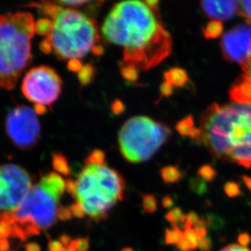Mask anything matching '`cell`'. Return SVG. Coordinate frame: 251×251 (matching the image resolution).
Listing matches in <instances>:
<instances>
[{
  "instance_id": "obj_1",
  "label": "cell",
  "mask_w": 251,
  "mask_h": 251,
  "mask_svg": "<svg viewBox=\"0 0 251 251\" xmlns=\"http://www.w3.org/2000/svg\"><path fill=\"white\" fill-rule=\"evenodd\" d=\"M156 0H129L116 3L101 28L105 40L122 48L121 66L147 71L161 64L173 49Z\"/></svg>"
},
{
  "instance_id": "obj_2",
  "label": "cell",
  "mask_w": 251,
  "mask_h": 251,
  "mask_svg": "<svg viewBox=\"0 0 251 251\" xmlns=\"http://www.w3.org/2000/svg\"><path fill=\"white\" fill-rule=\"evenodd\" d=\"M201 140L220 159L251 168V103L234 102L208 107L200 123Z\"/></svg>"
},
{
  "instance_id": "obj_3",
  "label": "cell",
  "mask_w": 251,
  "mask_h": 251,
  "mask_svg": "<svg viewBox=\"0 0 251 251\" xmlns=\"http://www.w3.org/2000/svg\"><path fill=\"white\" fill-rule=\"evenodd\" d=\"M50 20V29L41 43L44 53L53 52L62 60H79L90 52L101 55L100 34L94 20L77 9L64 7L52 2L32 3Z\"/></svg>"
},
{
  "instance_id": "obj_4",
  "label": "cell",
  "mask_w": 251,
  "mask_h": 251,
  "mask_svg": "<svg viewBox=\"0 0 251 251\" xmlns=\"http://www.w3.org/2000/svg\"><path fill=\"white\" fill-rule=\"evenodd\" d=\"M75 182L74 198L93 221L105 220L117 201L123 200L125 181L117 171L107 166L103 152L95 150Z\"/></svg>"
},
{
  "instance_id": "obj_5",
  "label": "cell",
  "mask_w": 251,
  "mask_h": 251,
  "mask_svg": "<svg viewBox=\"0 0 251 251\" xmlns=\"http://www.w3.org/2000/svg\"><path fill=\"white\" fill-rule=\"evenodd\" d=\"M36 22L28 12L0 16V88L14 89L32 59Z\"/></svg>"
},
{
  "instance_id": "obj_6",
  "label": "cell",
  "mask_w": 251,
  "mask_h": 251,
  "mask_svg": "<svg viewBox=\"0 0 251 251\" xmlns=\"http://www.w3.org/2000/svg\"><path fill=\"white\" fill-rule=\"evenodd\" d=\"M59 199L39 181L31 188L15 211L1 216L13 225V237L25 241L31 236L39 235L40 230L49 228L56 222Z\"/></svg>"
},
{
  "instance_id": "obj_7",
  "label": "cell",
  "mask_w": 251,
  "mask_h": 251,
  "mask_svg": "<svg viewBox=\"0 0 251 251\" xmlns=\"http://www.w3.org/2000/svg\"><path fill=\"white\" fill-rule=\"evenodd\" d=\"M170 135L166 126L147 116H135L124 124L119 132L120 151L130 163L151 159Z\"/></svg>"
},
{
  "instance_id": "obj_8",
  "label": "cell",
  "mask_w": 251,
  "mask_h": 251,
  "mask_svg": "<svg viewBox=\"0 0 251 251\" xmlns=\"http://www.w3.org/2000/svg\"><path fill=\"white\" fill-rule=\"evenodd\" d=\"M62 81L55 69L42 65L30 69L22 84L25 97L35 106H50L58 100Z\"/></svg>"
},
{
  "instance_id": "obj_9",
  "label": "cell",
  "mask_w": 251,
  "mask_h": 251,
  "mask_svg": "<svg viewBox=\"0 0 251 251\" xmlns=\"http://www.w3.org/2000/svg\"><path fill=\"white\" fill-rule=\"evenodd\" d=\"M32 187V179L24 168L14 164L0 165V210L15 211Z\"/></svg>"
},
{
  "instance_id": "obj_10",
  "label": "cell",
  "mask_w": 251,
  "mask_h": 251,
  "mask_svg": "<svg viewBox=\"0 0 251 251\" xmlns=\"http://www.w3.org/2000/svg\"><path fill=\"white\" fill-rule=\"evenodd\" d=\"M6 132L12 143L21 150H29L40 138L41 126L35 110L19 106L10 111L6 118Z\"/></svg>"
},
{
  "instance_id": "obj_11",
  "label": "cell",
  "mask_w": 251,
  "mask_h": 251,
  "mask_svg": "<svg viewBox=\"0 0 251 251\" xmlns=\"http://www.w3.org/2000/svg\"><path fill=\"white\" fill-rule=\"evenodd\" d=\"M221 50L225 59L241 65L251 59V24L243 22L224 34Z\"/></svg>"
},
{
  "instance_id": "obj_12",
  "label": "cell",
  "mask_w": 251,
  "mask_h": 251,
  "mask_svg": "<svg viewBox=\"0 0 251 251\" xmlns=\"http://www.w3.org/2000/svg\"><path fill=\"white\" fill-rule=\"evenodd\" d=\"M201 9L214 21H229L239 11L240 1H202Z\"/></svg>"
},
{
  "instance_id": "obj_13",
  "label": "cell",
  "mask_w": 251,
  "mask_h": 251,
  "mask_svg": "<svg viewBox=\"0 0 251 251\" xmlns=\"http://www.w3.org/2000/svg\"><path fill=\"white\" fill-rule=\"evenodd\" d=\"M242 75L230 89V100L234 102L251 103V59L242 65Z\"/></svg>"
},
{
  "instance_id": "obj_14",
  "label": "cell",
  "mask_w": 251,
  "mask_h": 251,
  "mask_svg": "<svg viewBox=\"0 0 251 251\" xmlns=\"http://www.w3.org/2000/svg\"><path fill=\"white\" fill-rule=\"evenodd\" d=\"M40 182L60 198L64 194V190H66V181L61 176L55 173H50L43 176L41 178Z\"/></svg>"
},
{
  "instance_id": "obj_15",
  "label": "cell",
  "mask_w": 251,
  "mask_h": 251,
  "mask_svg": "<svg viewBox=\"0 0 251 251\" xmlns=\"http://www.w3.org/2000/svg\"><path fill=\"white\" fill-rule=\"evenodd\" d=\"M176 129L180 135L188 136L193 139L201 138V129L195 127V121L192 116H189L178 122Z\"/></svg>"
},
{
  "instance_id": "obj_16",
  "label": "cell",
  "mask_w": 251,
  "mask_h": 251,
  "mask_svg": "<svg viewBox=\"0 0 251 251\" xmlns=\"http://www.w3.org/2000/svg\"><path fill=\"white\" fill-rule=\"evenodd\" d=\"M164 79L173 87H183L189 81V76L185 69L180 68H173L164 74Z\"/></svg>"
},
{
  "instance_id": "obj_17",
  "label": "cell",
  "mask_w": 251,
  "mask_h": 251,
  "mask_svg": "<svg viewBox=\"0 0 251 251\" xmlns=\"http://www.w3.org/2000/svg\"><path fill=\"white\" fill-rule=\"evenodd\" d=\"M223 23L219 21H211L203 28L204 37L206 39H214L221 37L223 33Z\"/></svg>"
},
{
  "instance_id": "obj_18",
  "label": "cell",
  "mask_w": 251,
  "mask_h": 251,
  "mask_svg": "<svg viewBox=\"0 0 251 251\" xmlns=\"http://www.w3.org/2000/svg\"><path fill=\"white\" fill-rule=\"evenodd\" d=\"M162 179L164 180V182L166 183H175L180 180L182 176L181 172L179 170L177 167L167 166L161 169Z\"/></svg>"
},
{
  "instance_id": "obj_19",
  "label": "cell",
  "mask_w": 251,
  "mask_h": 251,
  "mask_svg": "<svg viewBox=\"0 0 251 251\" xmlns=\"http://www.w3.org/2000/svg\"><path fill=\"white\" fill-rule=\"evenodd\" d=\"M166 219L173 225V227H180V225H182L183 227H185V215L183 214L181 209L179 207H176L168 211Z\"/></svg>"
},
{
  "instance_id": "obj_20",
  "label": "cell",
  "mask_w": 251,
  "mask_h": 251,
  "mask_svg": "<svg viewBox=\"0 0 251 251\" xmlns=\"http://www.w3.org/2000/svg\"><path fill=\"white\" fill-rule=\"evenodd\" d=\"M184 238V232L180 227H173L165 232V242L168 245H177Z\"/></svg>"
},
{
  "instance_id": "obj_21",
  "label": "cell",
  "mask_w": 251,
  "mask_h": 251,
  "mask_svg": "<svg viewBox=\"0 0 251 251\" xmlns=\"http://www.w3.org/2000/svg\"><path fill=\"white\" fill-rule=\"evenodd\" d=\"M53 167L58 173L63 175L68 176L70 173L69 164L66 159L61 154H56L53 158Z\"/></svg>"
},
{
  "instance_id": "obj_22",
  "label": "cell",
  "mask_w": 251,
  "mask_h": 251,
  "mask_svg": "<svg viewBox=\"0 0 251 251\" xmlns=\"http://www.w3.org/2000/svg\"><path fill=\"white\" fill-rule=\"evenodd\" d=\"M198 175L201 178V180L206 182H211L216 177V171L213 167L210 164H205L199 168L198 171Z\"/></svg>"
},
{
  "instance_id": "obj_23",
  "label": "cell",
  "mask_w": 251,
  "mask_h": 251,
  "mask_svg": "<svg viewBox=\"0 0 251 251\" xmlns=\"http://www.w3.org/2000/svg\"><path fill=\"white\" fill-rule=\"evenodd\" d=\"M13 225L3 216H0V239H6L7 237H13Z\"/></svg>"
},
{
  "instance_id": "obj_24",
  "label": "cell",
  "mask_w": 251,
  "mask_h": 251,
  "mask_svg": "<svg viewBox=\"0 0 251 251\" xmlns=\"http://www.w3.org/2000/svg\"><path fill=\"white\" fill-rule=\"evenodd\" d=\"M184 239L185 240V242H187L191 251L196 249L197 247H199L200 237L194 227L185 230L184 232Z\"/></svg>"
},
{
  "instance_id": "obj_25",
  "label": "cell",
  "mask_w": 251,
  "mask_h": 251,
  "mask_svg": "<svg viewBox=\"0 0 251 251\" xmlns=\"http://www.w3.org/2000/svg\"><path fill=\"white\" fill-rule=\"evenodd\" d=\"M142 208L146 213H153L157 210V200L152 195L142 196Z\"/></svg>"
},
{
  "instance_id": "obj_26",
  "label": "cell",
  "mask_w": 251,
  "mask_h": 251,
  "mask_svg": "<svg viewBox=\"0 0 251 251\" xmlns=\"http://www.w3.org/2000/svg\"><path fill=\"white\" fill-rule=\"evenodd\" d=\"M190 188L193 192L199 195H203L207 192V186L203 180L199 178H192L190 181Z\"/></svg>"
},
{
  "instance_id": "obj_27",
  "label": "cell",
  "mask_w": 251,
  "mask_h": 251,
  "mask_svg": "<svg viewBox=\"0 0 251 251\" xmlns=\"http://www.w3.org/2000/svg\"><path fill=\"white\" fill-rule=\"evenodd\" d=\"M121 71L124 78L129 81H136L138 79V70L133 67L121 66Z\"/></svg>"
},
{
  "instance_id": "obj_28",
  "label": "cell",
  "mask_w": 251,
  "mask_h": 251,
  "mask_svg": "<svg viewBox=\"0 0 251 251\" xmlns=\"http://www.w3.org/2000/svg\"><path fill=\"white\" fill-rule=\"evenodd\" d=\"M225 192L230 198H235L241 195L240 185L234 181H228L226 183L224 187Z\"/></svg>"
},
{
  "instance_id": "obj_29",
  "label": "cell",
  "mask_w": 251,
  "mask_h": 251,
  "mask_svg": "<svg viewBox=\"0 0 251 251\" xmlns=\"http://www.w3.org/2000/svg\"><path fill=\"white\" fill-rule=\"evenodd\" d=\"M238 12L241 17H244L251 24V1H241Z\"/></svg>"
},
{
  "instance_id": "obj_30",
  "label": "cell",
  "mask_w": 251,
  "mask_h": 251,
  "mask_svg": "<svg viewBox=\"0 0 251 251\" xmlns=\"http://www.w3.org/2000/svg\"><path fill=\"white\" fill-rule=\"evenodd\" d=\"M206 223H207V226L216 230L221 229L225 224L223 220L220 216L216 215H209L206 218Z\"/></svg>"
},
{
  "instance_id": "obj_31",
  "label": "cell",
  "mask_w": 251,
  "mask_h": 251,
  "mask_svg": "<svg viewBox=\"0 0 251 251\" xmlns=\"http://www.w3.org/2000/svg\"><path fill=\"white\" fill-rule=\"evenodd\" d=\"M72 216L73 214L71 212V209L69 207L59 206L57 211V218L59 219V221H69L72 218Z\"/></svg>"
},
{
  "instance_id": "obj_32",
  "label": "cell",
  "mask_w": 251,
  "mask_h": 251,
  "mask_svg": "<svg viewBox=\"0 0 251 251\" xmlns=\"http://www.w3.org/2000/svg\"><path fill=\"white\" fill-rule=\"evenodd\" d=\"M93 71L91 70V67H82V69L80 70V80L82 83L85 84L90 82V78L92 77Z\"/></svg>"
},
{
  "instance_id": "obj_33",
  "label": "cell",
  "mask_w": 251,
  "mask_h": 251,
  "mask_svg": "<svg viewBox=\"0 0 251 251\" xmlns=\"http://www.w3.org/2000/svg\"><path fill=\"white\" fill-rule=\"evenodd\" d=\"M71 212L73 214V216H75L76 218L82 219L85 217V212L84 211L83 207L81 206V204H79L78 202L74 203L72 205Z\"/></svg>"
},
{
  "instance_id": "obj_34",
  "label": "cell",
  "mask_w": 251,
  "mask_h": 251,
  "mask_svg": "<svg viewBox=\"0 0 251 251\" xmlns=\"http://www.w3.org/2000/svg\"><path fill=\"white\" fill-rule=\"evenodd\" d=\"M199 249L201 251H210L212 247V242L210 237L206 235V237H202L199 240Z\"/></svg>"
},
{
  "instance_id": "obj_35",
  "label": "cell",
  "mask_w": 251,
  "mask_h": 251,
  "mask_svg": "<svg viewBox=\"0 0 251 251\" xmlns=\"http://www.w3.org/2000/svg\"><path fill=\"white\" fill-rule=\"evenodd\" d=\"M173 86L168 82H164L160 86V97H169L171 95H173Z\"/></svg>"
},
{
  "instance_id": "obj_36",
  "label": "cell",
  "mask_w": 251,
  "mask_h": 251,
  "mask_svg": "<svg viewBox=\"0 0 251 251\" xmlns=\"http://www.w3.org/2000/svg\"><path fill=\"white\" fill-rule=\"evenodd\" d=\"M48 251H64L65 248L61 242L57 240H50L48 243Z\"/></svg>"
},
{
  "instance_id": "obj_37",
  "label": "cell",
  "mask_w": 251,
  "mask_h": 251,
  "mask_svg": "<svg viewBox=\"0 0 251 251\" xmlns=\"http://www.w3.org/2000/svg\"><path fill=\"white\" fill-rule=\"evenodd\" d=\"M77 247L76 251H87L90 248V242L88 238H78L76 239Z\"/></svg>"
},
{
  "instance_id": "obj_38",
  "label": "cell",
  "mask_w": 251,
  "mask_h": 251,
  "mask_svg": "<svg viewBox=\"0 0 251 251\" xmlns=\"http://www.w3.org/2000/svg\"><path fill=\"white\" fill-rule=\"evenodd\" d=\"M237 241H238L240 246L247 247V246L251 243V237L247 232H243V233L239 234V236L237 237Z\"/></svg>"
},
{
  "instance_id": "obj_39",
  "label": "cell",
  "mask_w": 251,
  "mask_h": 251,
  "mask_svg": "<svg viewBox=\"0 0 251 251\" xmlns=\"http://www.w3.org/2000/svg\"><path fill=\"white\" fill-rule=\"evenodd\" d=\"M221 251H251L249 248L247 247H243L240 245L232 244L228 245L227 247L221 250Z\"/></svg>"
},
{
  "instance_id": "obj_40",
  "label": "cell",
  "mask_w": 251,
  "mask_h": 251,
  "mask_svg": "<svg viewBox=\"0 0 251 251\" xmlns=\"http://www.w3.org/2000/svg\"><path fill=\"white\" fill-rule=\"evenodd\" d=\"M162 204H163V206H164V207H165V208L170 209L171 207H173L174 201H173V199H172L170 196H165L164 199H163Z\"/></svg>"
},
{
  "instance_id": "obj_41",
  "label": "cell",
  "mask_w": 251,
  "mask_h": 251,
  "mask_svg": "<svg viewBox=\"0 0 251 251\" xmlns=\"http://www.w3.org/2000/svg\"><path fill=\"white\" fill-rule=\"evenodd\" d=\"M177 248L180 251H191L190 247H189L187 242H185V240L183 238L182 241H180L177 244Z\"/></svg>"
},
{
  "instance_id": "obj_42",
  "label": "cell",
  "mask_w": 251,
  "mask_h": 251,
  "mask_svg": "<svg viewBox=\"0 0 251 251\" xmlns=\"http://www.w3.org/2000/svg\"><path fill=\"white\" fill-rule=\"evenodd\" d=\"M25 251H41V247L37 243H28L25 246Z\"/></svg>"
},
{
  "instance_id": "obj_43",
  "label": "cell",
  "mask_w": 251,
  "mask_h": 251,
  "mask_svg": "<svg viewBox=\"0 0 251 251\" xmlns=\"http://www.w3.org/2000/svg\"><path fill=\"white\" fill-rule=\"evenodd\" d=\"M59 242H61L62 245L65 247H69V244L71 243L72 240L71 237H69L68 235H63L60 237V239H59Z\"/></svg>"
},
{
  "instance_id": "obj_44",
  "label": "cell",
  "mask_w": 251,
  "mask_h": 251,
  "mask_svg": "<svg viewBox=\"0 0 251 251\" xmlns=\"http://www.w3.org/2000/svg\"><path fill=\"white\" fill-rule=\"evenodd\" d=\"M9 249V242L7 239H0V251H8Z\"/></svg>"
},
{
  "instance_id": "obj_45",
  "label": "cell",
  "mask_w": 251,
  "mask_h": 251,
  "mask_svg": "<svg viewBox=\"0 0 251 251\" xmlns=\"http://www.w3.org/2000/svg\"><path fill=\"white\" fill-rule=\"evenodd\" d=\"M242 180H243V182H244L246 186L251 191V177H250L248 176H244L242 177Z\"/></svg>"
},
{
  "instance_id": "obj_46",
  "label": "cell",
  "mask_w": 251,
  "mask_h": 251,
  "mask_svg": "<svg viewBox=\"0 0 251 251\" xmlns=\"http://www.w3.org/2000/svg\"><path fill=\"white\" fill-rule=\"evenodd\" d=\"M121 251H134L132 248H125V249L122 250Z\"/></svg>"
},
{
  "instance_id": "obj_47",
  "label": "cell",
  "mask_w": 251,
  "mask_h": 251,
  "mask_svg": "<svg viewBox=\"0 0 251 251\" xmlns=\"http://www.w3.org/2000/svg\"><path fill=\"white\" fill-rule=\"evenodd\" d=\"M64 251H69V250H65Z\"/></svg>"
}]
</instances>
